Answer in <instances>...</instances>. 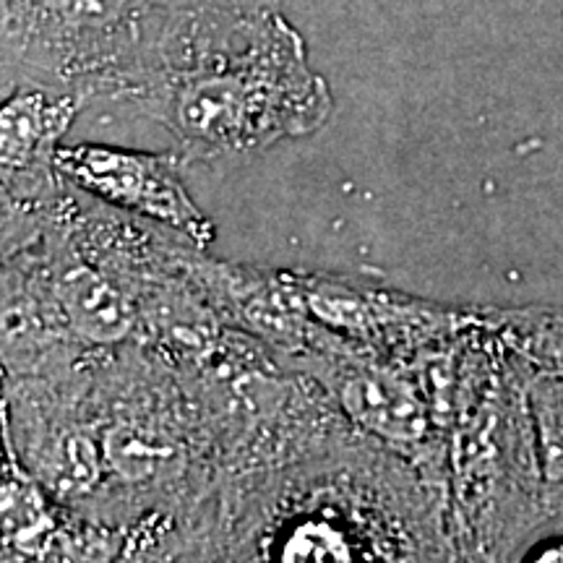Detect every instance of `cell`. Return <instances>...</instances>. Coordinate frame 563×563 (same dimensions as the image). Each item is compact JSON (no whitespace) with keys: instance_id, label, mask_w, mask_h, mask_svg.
<instances>
[{"instance_id":"obj_1","label":"cell","mask_w":563,"mask_h":563,"mask_svg":"<svg viewBox=\"0 0 563 563\" xmlns=\"http://www.w3.org/2000/svg\"><path fill=\"white\" fill-rule=\"evenodd\" d=\"M129 104L173 133L180 157L224 162L311 136L334 102L279 11H180Z\"/></svg>"},{"instance_id":"obj_2","label":"cell","mask_w":563,"mask_h":563,"mask_svg":"<svg viewBox=\"0 0 563 563\" xmlns=\"http://www.w3.org/2000/svg\"><path fill=\"white\" fill-rule=\"evenodd\" d=\"M3 89L16 84L129 102L180 9L170 0H0Z\"/></svg>"},{"instance_id":"obj_3","label":"cell","mask_w":563,"mask_h":563,"mask_svg":"<svg viewBox=\"0 0 563 563\" xmlns=\"http://www.w3.org/2000/svg\"><path fill=\"white\" fill-rule=\"evenodd\" d=\"M178 154H146L104 144L60 146L55 170L79 191L165 224L199 245L214 243L217 228L196 207L178 173Z\"/></svg>"},{"instance_id":"obj_4","label":"cell","mask_w":563,"mask_h":563,"mask_svg":"<svg viewBox=\"0 0 563 563\" xmlns=\"http://www.w3.org/2000/svg\"><path fill=\"white\" fill-rule=\"evenodd\" d=\"M81 108V97L42 84H16L5 89L0 108L3 214L42 217L53 207L58 191L55 157L60 139Z\"/></svg>"},{"instance_id":"obj_5","label":"cell","mask_w":563,"mask_h":563,"mask_svg":"<svg viewBox=\"0 0 563 563\" xmlns=\"http://www.w3.org/2000/svg\"><path fill=\"white\" fill-rule=\"evenodd\" d=\"M47 269L37 274L45 287L37 302H45L40 319L55 336L68 334L87 347H115L136 334V287L108 262L81 256L74 245L47 251Z\"/></svg>"},{"instance_id":"obj_6","label":"cell","mask_w":563,"mask_h":563,"mask_svg":"<svg viewBox=\"0 0 563 563\" xmlns=\"http://www.w3.org/2000/svg\"><path fill=\"white\" fill-rule=\"evenodd\" d=\"M477 321L525 368L563 382V308H485Z\"/></svg>"},{"instance_id":"obj_7","label":"cell","mask_w":563,"mask_h":563,"mask_svg":"<svg viewBox=\"0 0 563 563\" xmlns=\"http://www.w3.org/2000/svg\"><path fill=\"white\" fill-rule=\"evenodd\" d=\"M340 399L352 418L368 431L384 439L415 443L426 435V412L402 384L391 382L389 376H361L340 378Z\"/></svg>"},{"instance_id":"obj_8","label":"cell","mask_w":563,"mask_h":563,"mask_svg":"<svg viewBox=\"0 0 563 563\" xmlns=\"http://www.w3.org/2000/svg\"><path fill=\"white\" fill-rule=\"evenodd\" d=\"M545 517H563V382L532 373L527 384Z\"/></svg>"},{"instance_id":"obj_9","label":"cell","mask_w":563,"mask_h":563,"mask_svg":"<svg viewBox=\"0 0 563 563\" xmlns=\"http://www.w3.org/2000/svg\"><path fill=\"white\" fill-rule=\"evenodd\" d=\"M180 11H209V13H238V16H253V13L279 11L282 0H170Z\"/></svg>"},{"instance_id":"obj_10","label":"cell","mask_w":563,"mask_h":563,"mask_svg":"<svg viewBox=\"0 0 563 563\" xmlns=\"http://www.w3.org/2000/svg\"><path fill=\"white\" fill-rule=\"evenodd\" d=\"M534 555H527L532 561H563V540H545L543 545H538L532 551Z\"/></svg>"}]
</instances>
